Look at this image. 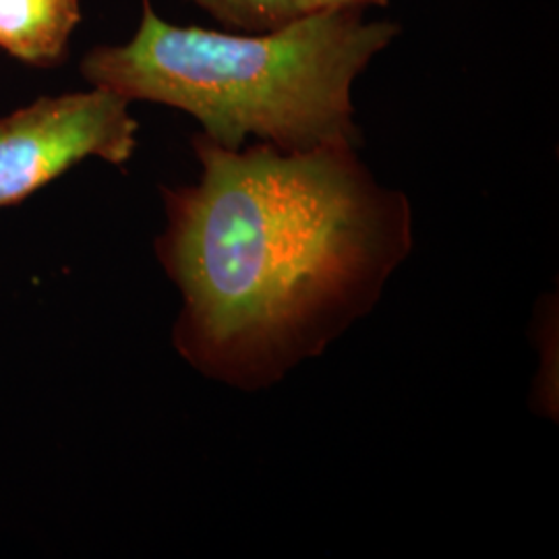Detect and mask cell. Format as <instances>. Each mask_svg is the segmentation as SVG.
Listing matches in <instances>:
<instances>
[{"mask_svg": "<svg viewBox=\"0 0 559 559\" xmlns=\"http://www.w3.org/2000/svg\"><path fill=\"white\" fill-rule=\"evenodd\" d=\"M193 145L200 180L164 191L158 245L182 295L175 340L205 376L255 390L373 307L411 249V210L357 147Z\"/></svg>", "mask_w": 559, "mask_h": 559, "instance_id": "1", "label": "cell"}, {"mask_svg": "<svg viewBox=\"0 0 559 559\" xmlns=\"http://www.w3.org/2000/svg\"><path fill=\"white\" fill-rule=\"evenodd\" d=\"M222 25L239 32H272L305 17L299 0H191Z\"/></svg>", "mask_w": 559, "mask_h": 559, "instance_id": "5", "label": "cell"}, {"mask_svg": "<svg viewBox=\"0 0 559 559\" xmlns=\"http://www.w3.org/2000/svg\"><path fill=\"white\" fill-rule=\"evenodd\" d=\"M399 32L346 9L272 32L226 34L166 23L143 0L133 40L94 48L81 73L129 102L185 110L230 150L251 135L284 152L357 147L353 83Z\"/></svg>", "mask_w": 559, "mask_h": 559, "instance_id": "2", "label": "cell"}, {"mask_svg": "<svg viewBox=\"0 0 559 559\" xmlns=\"http://www.w3.org/2000/svg\"><path fill=\"white\" fill-rule=\"evenodd\" d=\"M80 20V0H0V48L27 64H57Z\"/></svg>", "mask_w": 559, "mask_h": 559, "instance_id": "4", "label": "cell"}, {"mask_svg": "<svg viewBox=\"0 0 559 559\" xmlns=\"http://www.w3.org/2000/svg\"><path fill=\"white\" fill-rule=\"evenodd\" d=\"M302 15H313L323 11H346V9H367L373 4H385L388 0H299Z\"/></svg>", "mask_w": 559, "mask_h": 559, "instance_id": "6", "label": "cell"}, {"mask_svg": "<svg viewBox=\"0 0 559 559\" xmlns=\"http://www.w3.org/2000/svg\"><path fill=\"white\" fill-rule=\"evenodd\" d=\"M135 135L129 100L106 87L41 98L0 119V207L20 203L83 158L129 160Z\"/></svg>", "mask_w": 559, "mask_h": 559, "instance_id": "3", "label": "cell"}]
</instances>
